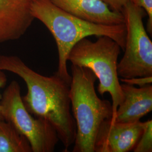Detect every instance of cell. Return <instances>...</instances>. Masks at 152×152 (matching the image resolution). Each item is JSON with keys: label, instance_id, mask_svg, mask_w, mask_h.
Listing matches in <instances>:
<instances>
[{"label": "cell", "instance_id": "1", "mask_svg": "<svg viewBox=\"0 0 152 152\" xmlns=\"http://www.w3.org/2000/svg\"><path fill=\"white\" fill-rule=\"evenodd\" d=\"M0 70L10 72L24 80L27 87V94L22 97L26 108L53 127L66 152L76 135V122L71 112V83L56 73L50 77L41 75L16 56L0 55Z\"/></svg>", "mask_w": 152, "mask_h": 152}, {"label": "cell", "instance_id": "2", "mask_svg": "<svg viewBox=\"0 0 152 152\" xmlns=\"http://www.w3.org/2000/svg\"><path fill=\"white\" fill-rule=\"evenodd\" d=\"M31 12L33 18L42 22L53 36L59 56L56 73L69 83L72 77L67 69V57L72 48L82 39L91 36H108L124 51L125 24L104 25L85 20L63 10L50 0H33Z\"/></svg>", "mask_w": 152, "mask_h": 152}, {"label": "cell", "instance_id": "3", "mask_svg": "<svg viewBox=\"0 0 152 152\" xmlns=\"http://www.w3.org/2000/svg\"><path fill=\"white\" fill-rule=\"evenodd\" d=\"M69 98L76 125L73 152H95L94 143L100 126L112 118V104L99 98L95 88L97 77L89 68L71 66Z\"/></svg>", "mask_w": 152, "mask_h": 152}, {"label": "cell", "instance_id": "4", "mask_svg": "<svg viewBox=\"0 0 152 152\" xmlns=\"http://www.w3.org/2000/svg\"><path fill=\"white\" fill-rule=\"evenodd\" d=\"M121 49L108 36H99L95 42L84 38L75 45L67 57L72 64L89 68L95 75L99 81V93L103 96L108 92L112 97L114 114L123 100L117 73Z\"/></svg>", "mask_w": 152, "mask_h": 152}, {"label": "cell", "instance_id": "5", "mask_svg": "<svg viewBox=\"0 0 152 152\" xmlns=\"http://www.w3.org/2000/svg\"><path fill=\"white\" fill-rule=\"evenodd\" d=\"M0 106L3 119L27 139L32 152L54 151L59 140L56 131L47 121L33 117L28 111L16 81L11 82L6 88Z\"/></svg>", "mask_w": 152, "mask_h": 152}, {"label": "cell", "instance_id": "6", "mask_svg": "<svg viewBox=\"0 0 152 152\" xmlns=\"http://www.w3.org/2000/svg\"><path fill=\"white\" fill-rule=\"evenodd\" d=\"M122 13L126 28L124 55L118 63L121 78L152 76V42L144 27V11L129 2Z\"/></svg>", "mask_w": 152, "mask_h": 152}, {"label": "cell", "instance_id": "7", "mask_svg": "<svg viewBox=\"0 0 152 152\" xmlns=\"http://www.w3.org/2000/svg\"><path fill=\"white\" fill-rule=\"evenodd\" d=\"M145 122H116L106 120L100 126L94 143L95 152H128L133 150L143 131Z\"/></svg>", "mask_w": 152, "mask_h": 152}, {"label": "cell", "instance_id": "8", "mask_svg": "<svg viewBox=\"0 0 152 152\" xmlns=\"http://www.w3.org/2000/svg\"><path fill=\"white\" fill-rule=\"evenodd\" d=\"M33 0H0V43L15 40L27 31L34 18Z\"/></svg>", "mask_w": 152, "mask_h": 152}, {"label": "cell", "instance_id": "9", "mask_svg": "<svg viewBox=\"0 0 152 152\" xmlns=\"http://www.w3.org/2000/svg\"><path fill=\"white\" fill-rule=\"evenodd\" d=\"M55 5L85 20L104 25L125 24L122 12L112 10L102 0H50Z\"/></svg>", "mask_w": 152, "mask_h": 152}, {"label": "cell", "instance_id": "10", "mask_svg": "<svg viewBox=\"0 0 152 152\" xmlns=\"http://www.w3.org/2000/svg\"><path fill=\"white\" fill-rule=\"evenodd\" d=\"M123 100L111 120L120 123H134L152 110V86L142 87L121 84Z\"/></svg>", "mask_w": 152, "mask_h": 152}, {"label": "cell", "instance_id": "11", "mask_svg": "<svg viewBox=\"0 0 152 152\" xmlns=\"http://www.w3.org/2000/svg\"><path fill=\"white\" fill-rule=\"evenodd\" d=\"M31 152V147L27 139L10 123L0 120V152Z\"/></svg>", "mask_w": 152, "mask_h": 152}, {"label": "cell", "instance_id": "12", "mask_svg": "<svg viewBox=\"0 0 152 152\" xmlns=\"http://www.w3.org/2000/svg\"><path fill=\"white\" fill-rule=\"evenodd\" d=\"M144 122L143 131L133 149L134 152H152V121L148 120Z\"/></svg>", "mask_w": 152, "mask_h": 152}, {"label": "cell", "instance_id": "13", "mask_svg": "<svg viewBox=\"0 0 152 152\" xmlns=\"http://www.w3.org/2000/svg\"><path fill=\"white\" fill-rule=\"evenodd\" d=\"M131 3L141 8L145 11L148 16L147 30L152 34V0H131Z\"/></svg>", "mask_w": 152, "mask_h": 152}, {"label": "cell", "instance_id": "14", "mask_svg": "<svg viewBox=\"0 0 152 152\" xmlns=\"http://www.w3.org/2000/svg\"><path fill=\"white\" fill-rule=\"evenodd\" d=\"M120 81L127 85L132 86L136 85L139 87H142L152 83V76L144 77H135L129 79L120 78Z\"/></svg>", "mask_w": 152, "mask_h": 152}, {"label": "cell", "instance_id": "15", "mask_svg": "<svg viewBox=\"0 0 152 152\" xmlns=\"http://www.w3.org/2000/svg\"><path fill=\"white\" fill-rule=\"evenodd\" d=\"M113 10L122 12V11L127 3L131 0H102Z\"/></svg>", "mask_w": 152, "mask_h": 152}, {"label": "cell", "instance_id": "16", "mask_svg": "<svg viewBox=\"0 0 152 152\" xmlns=\"http://www.w3.org/2000/svg\"><path fill=\"white\" fill-rule=\"evenodd\" d=\"M7 81V78L5 74L2 72V71L0 70V89L2 87H4L6 85V83ZM4 120L1 112V106H0V120Z\"/></svg>", "mask_w": 152, "mask_h": 152}]
</instances>
